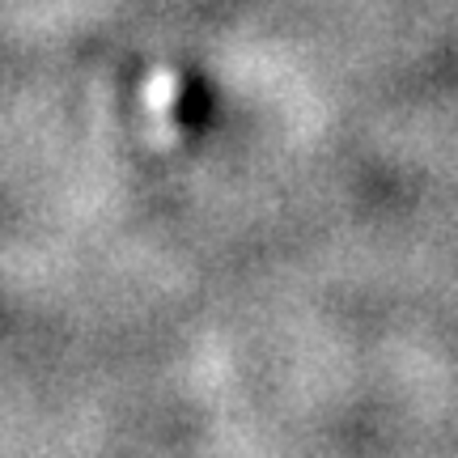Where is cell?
I'll return each instance as SVG.
<instances>
[{"label":"cell","mask_w":458,"mask_h":458,"mask_svg":"<svg viewBox=\"0 0 458 458\" xmlns=\"http://www.w3.org/2000/svg\"><path fill=\"white\" fill-rule=\"evenodd\" d=\"M174 94H179V89H174V77H170V72L148 81V106H153V111H165V106L174 102Z\"/></svg>","instance_id":"obj_1"}]
</instances>
